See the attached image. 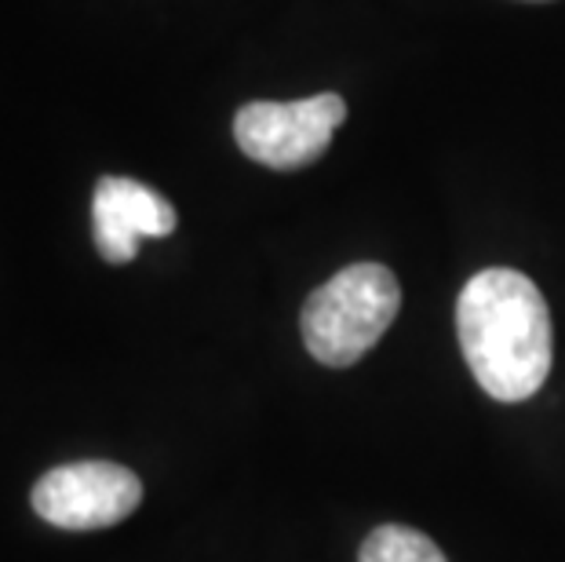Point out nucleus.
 Here are the masks:
<instances>
[{
  "mask_svg": "<svg viewBox=\"0 0 565 562\" xmlns=\"http://www.w3.org/2000/svg\"><path fill=\"white\" fill-rule=\"evenodd\" d=\"M456 332L478 388L497 402H525L544 388L555 358L551 310L522 271H478L456 304Z\"/></svg>",
  "mask_w": 565,
  "mask_h": 562,
  "instance_id": "nucleus-1",
  "label": "nucleus"
},
{
  "mask_svg": "<svg viewBox=\"0 0 565 562\" xmlns=\"http://www.w3.org/2000/svg\"><path fill=\"white\" fill-rule=\"evenodd\" d=\"M402 289L383 263H351L307 296L299 329L321 365L347 369L380 343L398 318Z\"/></svg>",
  "mask_w": 565,
  "mask_h": 562,
  "instance_id": "nucleus-2",
  "label": "nucleus"
},
{
  "mask_svg": "<svg viewBox=\"0 0 565 562\" xmlns=\"http://www.w3.org/2000/svg\"><path fill=\"white\" fill-rule=\"evenodd\" d=\"M347 103L335 92L296 103H248L234 117V139L245 158L292 172L315 165L343 125Z\"/></svg>",
  "mask_w": 565,
  "mask_h": 562,
  "instance_id": "nucleus-3",
  "label": "nucleus"
},
{
  "mask_svg": "<svg viewBox=\"0 0 565 562\" xmlns=\"http://www.w3.org/2000/svg\"><path fill=\"white\" fill-rule=\"evenodd\" d=\"M142 500V483L136 471L110 460L63 464L38 478L33 511L58 530H106L128 519Z\"/></svg>",
  "mask_w": 565,
  "mask_h": 562,
  "instance_id": "nucleus-4",
  "label": "nucleus"
},
{
  "mask_svg": "<svg viewBox=\"0 0 565 562\" xmlns=\"http://www.w3.org/2000/svg\"><path fill=\"white\" fill-rule=\"evenodd\" d=\"M172 201L161 198L139 179L103 176L92 194L95 248L106 263H131L139 256L142 237H168L175 231Z\"/></svg>",
  "mask_w": 565,
  "mask_h": 562,
  "instance_id": "nucleus-5",
  "label": "nucleus"
},
{
  "mask_svg": "<svg viewBox=\"0 0 565 562\" xmlns=\"http://www.w3.org/2000/svg\"><path fill=\"white\" fill-rule=\"evenodd\" d=\"M358 562H449L427 533L408 526H380L365 537Z\"/></svg>",
  "mask_w": 565,
  "mask_h": 562,
  "instance_id": "nucleus-6",
  "label": "nucleus"
}]
</instances>
